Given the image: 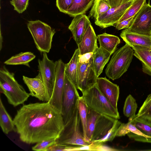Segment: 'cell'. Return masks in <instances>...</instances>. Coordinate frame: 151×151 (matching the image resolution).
I'll return each mask as SVG.
<instances>
[{"label":"cell","instance_id":"13","mask_svg":"<svg viewBox=\"0 0 151 151\" xmlns=\"http://www.w3.org/2000/svg\"><path fill=\"white\" fill-rule=\"evenodd\" d=\"M96 85L112 106L118 110L117 103L119 94V86L105 77H98Z\"/></svg>","mask_w":151,"mask_h":151},{"label":"cell","instance_id":"33","mask_svg":"<svg viewBox=\"0 0 151 151\" xmlns=\"http://www.w3.org/2000/svg\"><path fill=\"white\" fill-rule=\"evenodd\" d=\"M122 123L118 119H116L112 127L110 129L107 134L103 138L95 141L104 143L107 142L112 141L116 137L117 130Z\"/></svg>","mask_w":151,"mask_h":151},{"label":"cell","instance_id":"22","mask_svg":"<svg viewBox=\"0 0 151 151\" xmlns=\"http://www.w3.org/2000/svg\"><path fill=\"white\" fill-rule=\"evenodd\" d=\"M97 37L100 47L109 52L111 55L115 51L117 46L121 42L118 37L106 33L98 35Z\"/></svg>","mask_w":151,"mask_h":151},{"label":"cell","instance_id":"36","mask_svg":"<svg viewBox=\"0 0 151 151\" xmlns=\"http://www.w3.org/2000/svg\"><path fill=\"white\" fill-rule=\"evenodd\" d=\"M74 0H56V6L60 12L66 14Z\"/></svg>","mask_w":151,"mask_h":151},{"label":"cell","instance_id":"30","mask_svg":"<svg viewBox=\"0 0 151 151\" xmlns=\"http://www.w3.org/2000/svg\"><path fill=\"white\" fill-rule=\"evenodd\" d=\"M137 108V104L135 99L129 94L126 98L123 109V112L125 116L130 117L135 115Z\"/></svg>","mask_w":151,"mask_h":151},{"label":"cell","instance_id":"14","mask_svg":"<svg viewBox=\"0 0 151 151\" xmlns=\"http://www.w3.org/2000/svg\"><path fill=\"white\" fill-rule=\"evenodd\" d=\"M74 17L68 28L78 45L88 26L91 24L88 17L85 14L78 15Z\"/></svg>","mask_w":151,"mask_h":151},{"label":"cell","instance_id":"29","mask_svg":"<svg viewBox=\"0 0 151 151\" xmlns=\"http://www.w3.org/2000/svg\"><path fill=\"white\" fill-rule=\"evenodd\" d=\"M100 114L88 108L86 129V140L91 142L97 119Z\"/></svg>","mask_w":151,"mask_h":151},{"label":"cell","instance_id":"34","mask_svg":"<svg viewBox=\"0 0 151 151\" xmlns=\"http://www.w3.org/2000/svg\"><path fill=\"white\" fill-rule=\"evenodd\" d=\"M56 139H49L37 143L32 147V150L36 151H47L49 147L56 144Z\"/></svg>","mask_w":151,"mask_h":151},{"label":"cell","instance_id":"4","mask_svg":"<svg viewBox=\"0 0 151 151\" xmlns=\"http://www.w3.org/2000/svg\"><path fill=\"white\" fill-rule=\"evenodd\" d=\"M82 94L83 99L89 108L100 114L120 119L118 110L112 106L96 85L83 92Z\"/></svg>","mask_w":151,"mask_h":151},{"label":"cell","instance_id":"40","mask_svg":"<svg viewBox=\"0 0 151 151\" xmlns=\"http://www.w3.org/2000/svg\"><path fill=\"white\" fill-rule=\"evenodd\" d=\"M111 6L113 7L119 6L132 1L135 0H107Z\"/></svg>","mask_w":151,"mask_h":151},{"label":"cell","instance_id":"6","mask_svg":"<svg viewBox=\"0 0 151 151\" xmlns=\"http://www.w3.org/2000/svg\"><path fill=\"white\" fill-rule=\"evenodd\" d=\"M27 28L31 33L37 49L41 52L48 53L51 47L55 29L40 20L29 21Z\"/></svg>","mask_w":151,"mask_h":151},{"label":"cell","instance_id":"42","mask_svg":"<svg viewBox=\"0 0 151 151\" xmlns=\"http://www.w3.org/2000/svg\"><path fill=\"white\" fill-rule=\"evenodd\" d=\"M150 150V151H151V150Z\"/></svg>","mask_w":151,"mask_h":151},{"label":"cell","instance_id":"17","mask_svg":"<svg viewBox=\"0 0 151 151\" xmlns=\"http://www.w3.org/2000/svg\"><path fill=\"white\" fill-rule=\"evenodd\" d=\"M97 39V36L91 24L88 26L81 42L78 45L80 55L93 53L98 47Z\"/></svg>","mask_w":151,"mask_h":151},{"label":"cell","instance_id":"41","mask_svg":"<svg viewBox=\"0 0 151 151\" xmlns=\"http://www.w3.org/2000/svg\"><path fill=\"white\" fill-rule=\"evenodd\" d=\"M149 52H150V54L151 55V48H150V50H149Z\"/></svg>","mask_w":151,"mask_h":151},{"label":"cell","instance_id":"11","mask_svg":"<svg viewBox=\"0 0 151 151\" xmlns=\"http://www.w3.org/2000/svg\"><path fill=\"white\" fill-rule=\"evenodd\" d=\"M127 29L132 32L151 36V5L145 2Z\"/></svg>","mask_w":151,"mask_h":151},{"label":"cell","instance_id":"16","mask_svg":"<svg viewBox=\"0 0 151 151\" xmlns=\"http://www.w3.org/2000/svg\"><path fill=\"white\" fill-rule=\"evenodd\" d=\"M117 119L100 114L96 121L91 142L104 137L112 127Z\"/></svg>","mask_w":151,"mask_h":151},{"label":"cell","instance_id":"27","mask_svg":"<svg viewBox=\"0 0 151 151\" xmlns=\"http://www.w3.org/2000/svg\"><path fill=\"white\" fill-rule=\"evenodd\" d=\"M128 122L144 134L151 137V122L135 115L129 118Z\"/></svg>","mask_w":151,"mask_h":151},{"label":"cell","instance_id":"18","mask_svg":"<svg viewBox=\"0 0 151 151\" xmlns=\"http://www.w3.org/2000/svg\"><path fill=\"white\" fill-rule=\"evenodd\" d=\"M120 36L130 47L136 45L151 48V36L132 32L127 28L122 31Z\"/></svg>","mask_w":151,"mask_h":151},{"label":"cell","instance_id":"39","mask_svg":"<svg viewBox=\"0 0 151 151\" xmlns=\"http://www.w3.org/2000/svg\"><path fill=\"white\" fill-rule=\"evenodd\" d=\"M127 134L130 139L132 140L140 142L151 143V137L138 135L131 132Z\"/></svg>","mask_w":151,"mask_h":151},{"label":"cell","instance_id":"26","mask_svg":"<svg viewBox=\"0 0 151 151\" xmlns=\"http://www.w3.org/2000/svg\"><path fill=\"white\" fill-rule=\"evenodd\" d=\"M111 8L107 0H94L88 17L95 20Z\"/></svg>","mask_w":151,"mask_h":151},{"label":"cell","instance_id":"37","mask_svg":"<svg viewBox=\"0 0 151 151\" xmlns=\"http://www.w3.org/2000/svg\"><path fill=\"white\" fill-rule=\"evenodd\" d=\"M136 14L132 17L116 23L114 27L118 30L129 28L133 23Z\"/></svg>","mask_w":151,"mask_h":151},{"label":"cell","instance_id":"3","mask_svg":"<svg viewBox=\"0 0 151 151\" xmlns=\"http://www.w3.org/2000/svg\"><path fill=\"white\" fill-rule=\"evenodd\" d=\"M134 53L132 48L126 44L115 51L105 69L106 76L113 80L121 77L129 67Z\"/></svg>","mask_w":151,"mask_h":151},{"label":"cell","instance_id":"38","mask_svg":"<svg viewBox=\"0 0 151 151\" xmlns=\"http://www.w3.org/2000/svg\"><path fill=\"white\" fill-rule=\"evenodd\" d=\"M74 146L73 145L56 144L49 147L47 151H72Z\"/></svg>","mask_w":151,"mask_h":151},{"label":"cell","instance_id":"28","mask_svg":"<svg viewBox=\"0 0 151 151\" xmlns=\"http://www.w3.org/2000/svg\"><path fill=\"white\" fill-rule=\"evenodd\" d=\"M78 109L82 127L83 135L85 139L86 140V129L88 107L82 96H80L79 99Z\"/></svg>","mask_w":151,"mask_h":151},{"label":"cell","instance_id":"15","mask_svg":"<svg viewBox=\"0 0 151 151\" xmlns=\"http://www.w3.org/2000/svg\"><path fill=\"white\" fill-rule=\"evenodd\" d=\"M23 80L29 89L30 95L40 101H45V87L40 72L34 78H30L23 76Z\"/></svg>","mask_w":151,"mask_h":151},{"label":"cell","instance_id":"32","mask_svg":"<svg viewBox=\"0 0 151 151\" xmlns=\"http://www.w3.org/2000/svg\"><path fill=\"white\" fill-rule=\"evenodd\" d=\"M145 2L146 0H135L118 22L129 18L136 15Z\"/></svg>","mask_w":151,"mask_h":151},{"label":"cell","instance_id":"8","mask_svg":"<svg viewBox=\"0 0 151 151\" xmlns=\"http://www.w3.org/2000/svg\"><path fill=\"white\" fill-rule=\"evenodd\" d=\"M77 89L65 75L61 112L64 126L72 118L78 109L80 96Z\"/></svg>","mask_w":151,"mask_h":151},{"label":"cell","instance_id":"10","mask_svg":"<svg viewBox=\"0 0 151 151\" xmlns=\"http://www.w3.org/2000/svg\"><path fill=\"white\" fill-rule=\"evenodd\" d=\"M55 79L53 93L48 102L61 113L62 98L65 80V64L61 59L55 62Z\"/></svg>","mask_w":151,"mask_h":151},{"label":"cell","instance_id":"7","mask_svg":"<svg viewBox=\"0 0 151 151\" xmlns=\"http://www.w3.org/2000/svg\"><path fill=\"white\" fill-rule=\"evenodd\" d=\"M93 53L79 56L77 88L82 93L95 85L98 77L94 69Z\"/></svg>","mask_w":151,"mask_h":151},{"label":"cell","instance_id":"9","mask_svg":"<svg viewBox=\"0 0 151 151\" xmlns=\"http://www.w3.org/2000/svg\"><path fill=\"white\" fill-rule=\"evenodd\" d=\"M47 53L43 52L42 58L38 60L39 72L40 73L44 83L46 102L50 99L53 90L55 79V62L48 57Z\"/></svg>","mask_w":151,"mask_h":151},{"label":"cell","instance_id":"21","mask_svg":"<svg viewBox=\"0 0 151 151\" xmlns=\"http://www.w3.org/2000/svg\"><path fill=\"white\" fill-rule=\"evenodd\" d=\"M80 52L78 48L76 49L68 63L65 64V75L77 88L78 68Z\"/></svg>","mask_w":151,"mask_h":151},{"label":"cell","instance_id":"24","mask_svg":"<svg viewBox=\"0 0 151 151\" xmlns=\"http://www.w3.org/2000/svg\"><path fill=\"white\" fill-rule=\"evenodd\" d=\"M0 125L3 132L8 134L12 132H16L13 120L6 111L0 99Z\"/></svg>","mask_w":151,"mask_h":151},{"label":"cell","instance_id":"35","mask_svg":"<svg viewBox=\"0 0 151 151\" xmlns=\"http://www.w3.org/2000/svg\"><path fill=\"white\" fill-rule=\"evenodd\" d=\"M29 0H11L10 3L14 9L19 13H22L26 10L28 6Z\"/></svg>","mask_w":151,"mask_h":151},{"label":"cell","instance_id":"25","mask_svg":"<svg viewBox=\"0 0 151 151\" xmlns=\"http://www.w3.org/2000/svg\"><path fill=\"white\" fill-rule=\"evenodd\" d=\"M35 57L31 52H21L12 56L4 62V63L8 65H23L30 67L29 63Z\"/></svg>","mask_w":151,"mask_h":151},{"label":"cell","instance_id":"19","mask_svg":"<svg viewBox=\"0 0 151 151\" xmlns=\"http://www.w3.org/2000/svg\"><path fill=\"white\" fill-rule=\"evenodd\" d=\"M130 47L134 50V55L142 63L143 72L151 76V55L149 52L150 48L136 45Z\"/></svg>","mask_w":151,"mask_h":151},{"label":"cell","instance_id":"5","mask_svg":"<svg viewBox=\"0 0 151 151\" xmlns=\"http://www.w3.org/2000/svg\"><path fill=\"white\" fill-rule=\"evenodd\" d=\"M81 123L78 109L73 116L64 126L59 137L56 139V144L75 146H85L90 144L92 142L84 138L80 130Z\"/></svg>","mask_w":151,"mask_h":151},{"label":"cell","instance_id":"20","mask_svg":"<svg viewBox=\"0 0 151 151\" xmlns=\"http://www.w3.org/2000/svg\"><path fill=\"white\" fill-rule=\"evenodd\" d=\"M111 55L109 52L100 47H97L93 53V66L97 77L102 73Z\"/></svg>","mask_w":151,"mask_h":151},{"label":"cell","instance_id":"2","mask_svg":"<svg viewBox=\"0 0 151 151\" xmlns=\"http://www.w3.org/2000/svg\"><path fill=\"white\" fill-rule=\"evenodd\" d=\"M0 89L9 103L14 107L23 104L30 96L16 80L14 73L9 72L5 66L0 70Z\"/></svg>","mask_w":151,"mask_h":151},{"label":"cell","instance_id":"1","mask_svg":"<svg viewBox=\"0 0 151 151\" xmlns=\"http://www.w3.org/2000/svg\"><path fill=\"white\" fill-rule=\"evenodd\" d=\"M13 120L20 140L28 144L57 139L64 127L61 114L48 102L23 105Z\"/></svg>","mask_w":151,"mask_h":151},{"label":"cell","instance_id":"23","mask_svg":"<svg viewBox=\"0 0 151 151\" xmlns=\"http://www.w3.org/2000/svg\"><path fill=\"white\" fill-rule=\"evenodd\" d=\"M94 0H74L66 14L70 17L85 14L93 4Z\"/></svg>","mask_w":151,"mask_h":151},{"label":"cell","instance_id":"12","mask_svg":"<svg viewBox=\"0 0 151 151\" xmlns=\"http://www.w3.org/2000/svg\"><path fill=\"white\" fill-rule=\"evenodd\" d=\"M134 1H131L121 5L111 7L106 13L95 20V24L103 28L114 26Z\"/></svg>","mask_w":151,"mask_h":151},{"label":"cell","instance_id":"31","mask_svg":"<svg viewBox=\"0 0 151 151\" xmlns=\"http://www.w3.org/2000/svg\"><path fill=\"white\" fill-rule=\"evenodd\" d=\"M137 115L151 122V93L147 96Z\"/></svg>","mask_w":151,"mask_h":151}]
</instances>
